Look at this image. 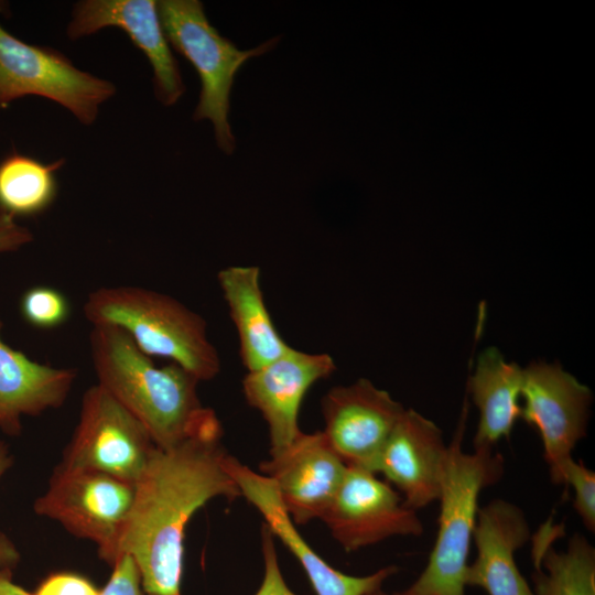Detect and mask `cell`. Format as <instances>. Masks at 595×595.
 Returning <instances> with one entry per match:
<instances>
[{"instance_id":"cell-21","label":"cell","mask_w":595,"mask_h":595,"mask_svg":"<svg viewBox=\"0 0 595 595\" xmlns=\"http://www.w3.org/2000/svg\"><path fill=\"white\" fill-rule=\"evenodd\" d=\"M562 527L552 519L532 537V574L534 595H595V549L575 533L564 551L552 548Z\"/></svg>"},{"instance_id":"cell-28","label":"cell","mask_w":595,"mask_h":595,"mask_svg":"<svg viewBox=\"0 0 595 595\" xmlns=\"http://www.w3.org/2000/svg\"><path fill=\"white\" fill-rule=\"evenodd\" d=\"M33 241L32 231L0 210V253L14 252Z\"/></svg>"},{"instance_id":"cell-14","label":"cell","mask_w":595,"mask_h":595,"mask_svg":"<svg viewBox=\"0 0 595 595\" xmlns=\"http://www.w3.org/2000/svg\"><path fill=\"white\" fill-rule=\"evenodd\" d=\"M346 468L322 431L302 432L288 448L259 465L274 483L292 521L300 524L322 519Z\"/></svg>"},{"instance_id":"cell-26","label":"cell","mask_w":595,"mask_h":595,"mask_svg":"<svg viewBox=\"0 0 595 595\" xmlns=\"http://www.w3.org/2000/svg\"><path fill=\"white\" fill-rule=\"evenodd\" d=\"M112 567V574L100 595H143L141 575L130 555L119 556Z\"/></svg>"},{"instance_id":"cell-22","label":"cell","mask_w":595,"mask_h":595,"mask_svg":"<svg viewBox=\"0 0 595 595\" xmlns=\"http://www.w3.org/2000/svg\"><path fill=\"white\" fill-rule=\"evenodd\" d=\"M64 160L44 163L13 152L0 162V210L11 217H34L56 201V172Z\"/></svg>"},{"instance_id":"cell-23","label":"cell","mask_w":595,"mask_h":595,"mask_svg":"<svg viewBox=\"0 0 595 595\" xmlns=\"http://www.w3.org/2000/svg\"><path fill=\"white\" fill-rule=\"evenodd\" d=\"M20 311L30 325L40 329H54L64 325L72 313L67 296L48 285L28 289L21 298Z\"/></svg>"},{"instance_id":"cell-3","label":"cell","mask_w":595,"mask_h":595,"mask_svg":"<svg viewBox=\"0 0 595 595\" xmlns=\"http://www.w3.org/2000/svg\"><path fill=\"white\" fill-rule=\"evenodd\" d=\"M83 312L93 326L120 328L140 351L170 359L199 381L220 370L205 320L167 294L136 285L101 286L89 293Z\"/></svg>"},{"instance_id":"cell-30","label":"cell","mask_w":595,"mask_h":595,"mask_svg":"<svg viewBox=\"0 0 595 595\" xmlns=\"http://www.w3.org/2000/svg\"><path fill=\"white\" fill-rule=\"evenodd\" d=\"M0 595H33L12 581L11 570L0 571Z\"/></svg>"},{"instance_id":"cell-31","label":"cell","mask_w":595,"mask_h":595,"mask_svg":"<svg viewBox=\"0 0 595 595\" xmlns=\"http://www.w3.org/2000/svg\"><path fill=\"white\" fill-rule=\"evenodd\" d=\"M366 595H414V594L410 588H407V589L401 591V592H394V593L388 594V593L383 592L381 589V587H379V588H376V589L367 593Z\"/></svg>"},{"instance_id":"cell-12","label":"cell","mask_w":595,"mask_h":595,"mask_svg":"<svg viewBox=\"0 0 595 595\" xmlns=\"http://www.w3.org/2000/svg\"><path fill=\"white\" fill-rule=\"evenodd\" d=\"M109 26L122 30L148 58L156 99L164 106L176 104L185 93V85L161 23L158 1H78L73 7L66 35L77 41Z\"/></svg>"},{"instance_id":"cell-18","label":"cell","mask_w":595,"mask_h":595,"mask_svg":"<svg viewBox=\"0 0 595 595\" xmlns=\"http://www.w3.org/2000/svg\"><path fill=\"white\" fill-rule=\"evenodd\" d=\"M76 378L75 368L36 363L6 344L0 335V428L17 434L23 416L60 408Z\"/></svg>"},{"instance_id":"cell-16","label":"cell","mask_w":595,"mask_h":595,"mask_svg":"<svg viewBox=\"0 0 595 595\" xmlns=\"http://www.w3.org/2000/svg\"><path fill=\"white\" fill-rule=\"evenodd\" d=\"M447 456L442 431L430 419L405 409L388 437L375 473L401 493L413 510L439 499Z\"/></svg>"},{"instance_id":"cell-17","label":"cell","mask_w":595,"mask_h":595,"mask_svg":"<svg viewBox=\"0 0 595 595\" xmlns=\"http://www.w3.org/2000/svg\"><path fill=\"white\" fill-rule=\"evenodd\" d=\"M530 538L526 516L515 504L494 499L478 508L473 534L477 554L467 566L466 585L488 595H534L515 560Z\"/></svg>"},{"instance_id":"cell-27","label":"cell","mask_w":595,"mask_h":595,"mask_svg":"<svg viewBox=\"0 0 595 595\" xmlns=\"http://www.w3.org/2000/svg\"><path fill=\"white\" fill-rule=\"evenodd\" d=\"M33 595H100V592L77 574L56 573L44 580Z\"/></svg>"},{"instance_id":"cell-19","label":"cell","mask_w":595,"mask_h":595,"mask_svg":"<svg viewBox=\"0 0 595 595\" xmlns=\"http://www.w3.org/2000/svg\"><path fill=\"white\" fill-rule=\"evenodd\" d=\"M217 281L238 333L247 371L257 370L291 349L267 309L258 267H227L218 272Z\"/></svg>"},{"instance_id":"cell-24","label":"cell","mask_w":595,"mask_h":595,"mask_svg":"<svg viewBox=\"0 0 595 595\" xmlns=\"http://www.w3.org/2000/svg\"><path fill=\"white\" fill-rule=\"evenodd\" d=\"M563 485L574 493L573 508L588 531L595 530V473L583 461L567 463Z\"/></svg>"},{"instance_id":"cell-29","label":"cell","mask_w":595,"mask_h":595,"mask_svg":"<svg viewBox=\"0 0 595 595\" xmlns=\"http://www.w3.org/2000/svg\"><path fill=\"white\" fill-rule=\"evenodd\" d=\"M11 463L12 458L7 445L0 442V479L9 469ZM18 559L19 553L14 545L3 536H0V571L11 570Z\"/></svg>"},{"instance_id":"cell-7","label":"cell","mask_w":595,"mask_h":595,"mask_svg":"<svg viewBox=\"0 0 595 595\" xmlns=\"http://www.w3.org/2000/svg\"><path fill=\"white\" fill-rule=\"evenodd\" d=\"M133 495L134 485L111 475L57 465L34 511L94 542L100 558L113 565Z\"/></svg>"},{"instance_id":"cell-6","label":"cell","mask_w":595,"mask_h":595,"mask_svg":"<svg viewBox=\"0 0 595 595\" xmlns=\"http://www.w3.org/2000/svg\"><path fill=\"white\" fill-rule=\"evenodd\" d=\"M7 4L0 1V13ZM117 89L113 83L87 73L61 51L29 44L0 24V107L25 96L50 99L80 123L93 125L100 107Z\"/></svg>"},{"instance_id":"cell-15","label":"cell","mask_w":595,"mask_h":595,"mask_svg":"<svg viewBox=\"0 0 595 595\" xmlns=\"http://www.w3.org/2000/svg\"><path fill=\"white\" fill-rule=\"evenodd\" d=\"M225 466L238 485L241 496L253 505L264 523L299 560L316 595H366L381 587L397 573L394 565L366 576L344 574L325 562L303 539L286 512L274 483L266 475L251 470L237 458L227 455Z\"/></svg>"},{"instance_id":"cell-4","label":"cell","mask_w":595,"mask_h":595,"mask_svg":"<svg viewBox=\"0 0 595 595\" xmlns=\"http://www.w3.org/2000/svg\"><path fill=\"white\" fill-rule=\"evenodd\" d=\"M468 403H464L442 478L439 529L429 561L409 587L414 595H466V572L480 491L504 474V457L490 447L462 448Z\"/></svg>"},{"instance_id":"cell-10","label":"cell","mask_w":595,"mask_h":595,"mask_svg":"<svg viewBox=\"0 0 595 595\" xmlns=\"http://www.w3.org/2000/svg\"><path fill=\"white\" fill-rule=\"evenodd\" d=\"M321 520L346 552L394 536L419 537L424 530L416 510L408 507L399 493L376 473L357 466H347Z\"/></svg>"},{"instance_id":"cell-5","label":"cell","mask_w":595,"mask_h":595,"mask_svg":"<svg viewBox=\"0 0 595 595\" xmlns=\"http://www.w3.org/2000/svg\"><path fill=\"white\" fill-rule=\"evenodd\" d=\"M158 9L171 47L194 66L201 80L193 119L212 121L218 148L231 154L236 140L228 115L235 76L248 60L272 50L279 37L270 39L255 48L239 50L210 24L201 1L160 0Z\"/></svg>"},{"instance_id":"cell-20","label":"cell","mask_w":595,"mask_h":595,"mask_svg":"<svg viewBox=\"0 0 595 595\" xmlns=\"http://www.w3.org/2000/svg\"><path fill=\"white\" fill-rule=\"evenodd\" d=\"M522 368L505 359L496 347L482 351L469 377L467 391L479 411L475 448L509 439L521 414Z\"/></svg>"},{"instance_id":"cell-9","label":"cell","mask_w":595,"mask_h":595,"mask_svg":"<svg viewBox=\"0 0 595 595\" xmlns=\"http://www.w3.org/2000/svg\"><path fill=\"white\" fill-rule=\"evenodd\" d=\"M521 400L520 418L541 437L551 480L563 485L572 451L586 435L593 393L560 364L532 361L522 368Z\"/></svg>"},{"instance_id":"cell-8","label":"cell","mask_w":595,"mask_h":595,"mask_svg":"<svg viewBox=\"0 0 595 595\" xmlns=\"http://www.w3.org/2000/svg\"><path fill=\"white\" fill-rule=\"evenodd\" d=\"M155 447L145 428L97 383L83 394L78 423L58 466L134 485Z\"/></svg>"},{"instance_id":"cell-13","label":"cell","mask_w":595,"mask_h":595,"mask_svg":"<svg viewBox=\"0 0 595 595\" xmlns=\"http://www.w3.org/2000/svg\"><path fill=\"white\" fill-rule=\"evenodd\" d=\"M335 368L328 354L305 353L291 347L270 364L247 371L242 380L244 394L268 424L271 456L288 448L302 433L299 413L304 396Z\"/></svg>"},{"instance_id":"cell-11","label":"cell","mask_w":595,"mask_h":595,"mask_svg":"<svg viewBox=\"0 0 595 595\" xmlns=\"http://www.w3.org/2000/svg\"><path fill=\"white\" fill-rule=\"evenodd\" d=\"M404 410L389 392L361 378L332 388L324 396L322 432L347 466L375 473L379 455Z\"/></svg>"},{"instance_id":"cell-2","label":"cell","mask_w":595,"mask_h":595,"mask_svg":"<svg viewBox=\"0 0 595 595\" xmlns=\"http://www.w3.org/2000/svg\"><path fill=\"white\" fill-rule=\"evenodd\" d=\"M89 347L98 385L145 428L156 447H173L218 421L198 398L197 378L173 363L158 367L120 328L93 326Z\"/></svg>"},{"instance_id":"cell-1","label":"cell","mask_w":595,"mask_h":595,"mask_svg":"<svg viewBox=\"0 0 595 595\" xmlns=\"http://www.w3.org/2000/svg\"><path fill=\"white\" fill-rule=\"evenodd\" d=\"M218 421L170 448L155 447L134 484L116 561L130 555L148 595H181L185 528L216 497L241 496L225 466Z\"/></svg>"},{"instance_id":"cell-25","label":"cell","mask_w":595,"mask_h":595,"mask_svg":"<svg viewBox=\"0 0 595 595\" xmlns=\"http://www.w3.org/2000/svg\"><path fill=\"white\" fill-rule=\"evenodd\" d=\"M261 545L264 574L255 595H296L283 578L274 548L273 534L266 523L261 528Z\"/></svg>"}]
</instances>
